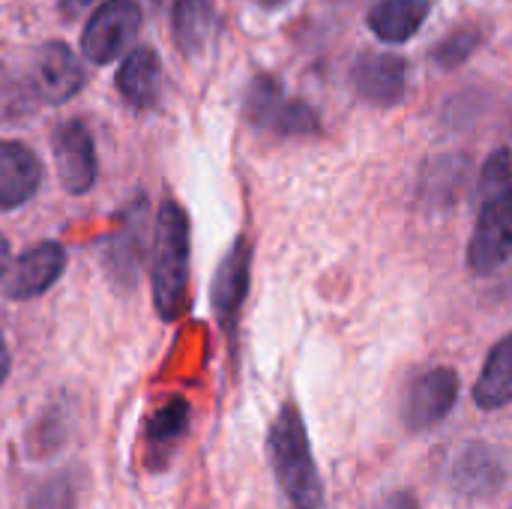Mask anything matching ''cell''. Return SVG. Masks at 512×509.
<instances>
[{
    "label": "cell",
    "mask_w": 512,
    "mask_h": 509,
    "mask_svg": "<svg viewBox=\"0 0 512 509\" xmlns=\"http://www.w3.org/2000/svg\"><path fill=\"white\" fill-rule=\"evenodd\" d=\"M30 78H33V87H36V93H39L42 102L60 105V102L72 99L81 90L84 69H81L78 57L69 51V45L48 42L39 51V57H36V63L30 69Z\"/></svg>",
    "instance_id": "obj_8"
},
{
    "label": "cell",
    "mask_w": 512,
    "mask_h": 509,
    "mask_svg": "<svg viewBox=\"0 0 512 509\" xmlns=\"http://www.w3.org/2000/svg\"><path fill=\"white\" fill-rule=\"evenodd\" d=\"M512 189V156L507 147H501L498 153L489 156L486 168H483V177H480V198H492V195H501V192H510Z\"/></svg>",
    "instance_id": "obj_20"
},
{
    "label": "cell",
    "mask_w": 512,
    "mask_h": 509,
    "mask_svg": "<svg viewBox=\"0 0 512 509\" xmlns=\"http://www.w3.org/2000/svg\"><path fill=\"white\" fill-rule=\"evenodd\" d=\"M249 288V246L246 240H237L231 246V252L222 258L216 279H213V306L219 309V315L231 318Z\"/></svg>",
    "instance_id": "obj_13"
},
{
    "label": "cell",
    "mask_w": 512,
    "mask_h": 509,
    "mask_svg": "<svg viewBox=\"0 0 512 509\" xmlns=\"http://www.w3.org/2000/svg\"><path fill=\"white\" fill-rule=\"evenodd\" d=\"M459 399V375L453 369H432L414 381L405 402V423L411 432L435 429L450 417Z\"/></svg>",
    "instance_id": "obj_5"
},
{
    "label": "cell",
    "mask_w": 512,
    "mask_h": 509,
    "mask_svg": "<svg viewBox=\"0 0 512 509\" xmlns=\"http://www.w3.org/2000/svg\"><path fill=\"white\" fill-rule=\"evenodd\" d=\"M405 60L396 54H366L354 66L357 90L378 105H393L405 93Z\"/></svg>",
    "instance_id": "obj_12"
},
{
    "label": "cell",
    "mask_w": 512,
    "mask_h": 509,
    "mask_svg": "<svg viewBox=\"0 0 512 509\" xmlns=\"http://www.w3.org/2000/svg\"><path fill=\"white\" fill-rule=\"evenodd\" d=\"M42 165L30 147L18 141H0V207H18L39 189Z\"/></svg>",
    "instance_id": "obj_11"
},
{
    "label": "cell",
    "mask_w": 512,
    "mask_h": 509,
    "mask_svg": "<svg viewBox=\"0 0 512 509\" xmlns=\"http://www.w3.org/2000/svg\"><path fill=\"white\" fill-rule=\"evenodd\" d=\"M258 3H264V6H279V3H285V0H258Z\"/></svg>",
    "instance_id": "obj_28"
},
{
    "label": "cell",
    "mask_w": 512,
    "mask_h": 509,
    "mask_svg": "<svg viewBox=\"0 0 512 509\" xmlns=\"http://www.w3.org/2000/svg\"><path fill=\"white\" fill-rule=\"evenodd\" d=\"M6 375H9V351H6V342L0 336V384L6 381Z\"/></svg>",
    "instance_id": "obj_26"
},
{
    "label": "cell",
    "mask_w": 512,
    "mask_h": 509,
    "mask_svg": "<svg viewBox=\"0 0 512 509\" xmlns=\"http://www.w3.org/2000/svg\"><path fill=\"white\" fill-rule=\"evenodd\" d=\"M426 15L429 0H381L369 15V27L384 42H405L417 33Z\"/></svg>",
    "instance_id": "obj_15"
},
{
    "label": "cell",
    "mask_w": 512,
    "mask_h": 509,
    "mask_svg": "<svg viewBox=\"0 0 512 509\" xmlns=\"http://www.w3.org/2000/svg\"><path fill=\"white\" fill-rule=\"evenodd\" d=\"M54 162L69 195H84L96 183V150L84 123L69 120L54 132Z\"/></svg>",
    "instance_id": "obj_7"
},
{
    "label": "cell",
    "mask_w": 512,
    "mask_h": 509,
    "mask_svg": "<svg viewBox=\"0 0 512 509\" xmlns=\"http://www.w3.org/2000/svg\"><path fill=\"white\" fill-rule=\"evenodd\" d=\"M378 509H420V504L414 501V495H411V492H396V495L384 498V504H381Z\"/></svg>",
    "instance_id": "obj_24"
},
{
    "label": "cell",
    "mask_w": 512,
    "mask_h": 509,
    "mask_svg": "<svg viewBox=\"0 0 512 509\" xmlns=\"http://www.w3.org/2000/svg\"><path fill=\"white\" fill-rule=\"evenodd\" d=\"M153 300L165 321L180 318L189 303V222L174 201H168L156 219Z\"/></svg>",
    "instance_id": "obj_2"
},
{
    "label": "cell",
    "mask_w": 512,
    "mask_h": 509,
    "mask_svg": "<svg viewBox=\"0 0 512 509\" xmlns=\"http://www.w3.org/2000/svg\"><path fill=\"white\" fill-rule=\"evenodd\" d=\"M216 27L210 0H177L174 3V39L183 54H201Z\"/></svg>",
    "instance_id": "obj_17"
},
{
    "label": "cell",
    "mask_w": 512,
    "mask_h": 509,
    "mask_svg": "<svg viewBox=\"0 0 512 509\" xmlns=\"http://www.w3.org/2000/svg\"><path fill=\"white\" fill-rule=\"evenodd\" d=\"M159 75H162V69H159L156 51L153 48H135L120 63L117 87L132 105L144 108V105H153V99L159 93Z\"/></svg>",
    "instance_id": "obj_14"
},
{
    "label": "cell",
    "mask_w": 512,
    "mask_h": 509,
    "mask_svg": "<svg viewBox=\"0 0 512 509\" xmlns=\"http://www.w3.org/2000/svg\"><path fill=\"white\" fill-rule=\"evenodd\" d=\"M270 462L282 495L291 509L324 507V483L309 447V435L303 417L294 405H285L270 426Z\"/></svg>",
    "instance_id": "obj_1"
},
{
    "label": "cell",
    "mask_w": 512,
    "mask_h": 509,
    "mask_svg": "<svg viewBox=\"0 0 512 509\" xmlns=\"http://www.w3.org/2000/svg\"><path fill=\"white\" fill-rule=\"evenodd\" d=\"M6 270H9V243H6V237L0 234V279H3Z\"/></svg>",
    "instance_id": "obj_27"
},
{
    "label": "cell",
    "mask_w": 512,
    "mask_h": 509,
    "mask_svg": "<svg viewBox=\"0 0 512 509\" xmlns=\"http://www.w3.org/2000/svg\"><path fill=\"white\" fill-rule=\"evenodd\" d=\"M93 0H60V6H63V12L66 15H78L81 9H87Z\"/></svg>",
    "instance_id": "obj_25"
},
{
    "label": "cell",
    "mask_w": 512,
    "mask_h": 509,
    "mask_svg": "<svg viewBox=\"0 0 512 509\" xmlns=\"http://www.w3.org/2000/svg\"><path fill=\"white\" fill-rule=\"evenodd\" d=\"M474 402L486 411L504 408L512 402V336L498 342L477 378Z\"/></svg>",
    "instance_id": "obj_16"
},
{
    "label": "cell",
    "mask_w": 512,
    "mask_h": 509,
    "mask_svg": "<svg viewBox=\"0 0 512 509\" xmlns=\"http://www.w3.org/2000/svg\"><path fill=\"white\" fill-rule=\"evenodd\" d=\"M512 258V189L480 198V219L471 237L468 264L474 273H492Z\"/></svg>",
    "instance_id": "obj_4"
},
{
    "label": "cell",
    "mask_w": 512,
    "mask_h": 509,
    "mask_svg": "<svg viewBox=\"0 0 512 509\" xmlns=\"http://www.w3.org/2000/svg\"><path fill=\"white\" fill-rule=\"evenodd\" d=\"M507 477H510L507 456L489 444L465 447L450 468V486L465 498H489L501 492Z\"/></svg>",
    "instance_id": "obj_6"
},
{
    "label": "cell",
    "mask_w": 512,
    "mask_h": 509,
    "mask_svg": "<svg viewBox=\"0 0 512 509\" xmlns=\"http://www.w3.org/2000/svg\"><path fill=\"white\" fill-rule=\"evenodd\" d=\"M477 39H480V36H477V33H468V30H465V33H456L450 42H444V45L438 48V60L447 63V66L462 63V60L471 54V48L477 45Z\"/></svg>",
    "instance_id": "obj_23"
},
{
    "label": "cell",
    "mask_w": 512,
    "mask_h": 509,
    "mask_svg": "<svg viewBox=\"0 0 512 509\" xmlns=\"http://www.w3.org/2000/svg\"><path fill=\"white\" fill-rule=\"evenodd\" d=\"M144 240H147V204L138 201L123 213L117 234L105 246V267L117 282L123 285L135 282L138 264L144 258Z\"/></svg>",
    "instance_id": "obj_10"
},
{
    "label": "cell",
    "mask_w": 512,
    "mask_h": 509,
    "mask_svg": "<svg viewBox=\"0 0 512 509\" xmlns=\"http://www.w3.org/2000/svg\"><path fill=\"white\" fill-rule=\"evenodd\" d=\"M273 129H279L282 135H309L318 129V117L309 105L303 102H288L279 108L276 120H273Z\"/></svg>",
    "instance_id": "obj_21"
},
{
    "label": "cell",
    "mask_w": 512,
    "mask_h": 509,
    "mask_svg": "<svg viewBox=\"0 0 512 509\" xmlns=\"http://www.w3.org/2000/svg\"><path fill=\"white\" fill-rule=\"evenodd\" d=\"M183 426H186V405L183 402H171V405H165L150 420V438L153 441H168V438L180 435Z\"/></svg>",
    "instance_id": "obj_22"
},
{
    "label": "cell",
    "mask_w": 512,
    "mask_h": 509,
    "mask_svg": "<svg viewBox=\"0 0 512 509\" xmlns=\"http://www.w3.org/2000/svg\"><path fill=\"white\" fill-rule=\"evenodd\" d=\"M66 255L57 243H42L30 252H24L15 267H9L3 273V291L12 300H30L39 297L42 291H48L60 273H63Z\"/></svg>",
    "instance_id": "obj_9"
},
{
    "label": "cell",
    "mask_w": 512,
    "mask_h": 509,
    "mask_svg": "<svg viewBox=\"0 0 512 509\" xmlns=\"http://www.w3.org/2000/svg\"><path fill=\"white\" fill-rule=\"evenodd\" d=\"M279 108H282V87H279V81L261 75L252 84V90H249V114H252V120L261 123V126H273Z\"/></svg>",
    "instance_id": "obj_19"
},
{
    "label": "cell",
    "mask_w": 512,
    "mask_h": 509,
    "mask_svg": "<svg viewBox=\"0 0 512 509\" xmlns=\"http://www.w3.org/2000/svg\"><path fill=\"white\" fill-rule=\"evenodd\" d=\"M39 102L42 99L33 87L30 72H18L3 63L0 66V123H12V120L33 114Z\"/></svg>",
    "instance_id": "obj_18"
},
{
    "label": "cell",
    "mask_w": 512,
    "mask_h": 509,
    "mask_svg": "<svg viewBox=\"0 0 512 509\" xmlns=\"http://www.w3.org/2000/svg\"><path fill=\"white\" fill-rule=\"evenodd\" d=\"M141 27V6L135 0H105L87 21L81 48L93 63L117 60Z\"/></svg>",
    "instance_id": "obj_3"
}]
</instances>
